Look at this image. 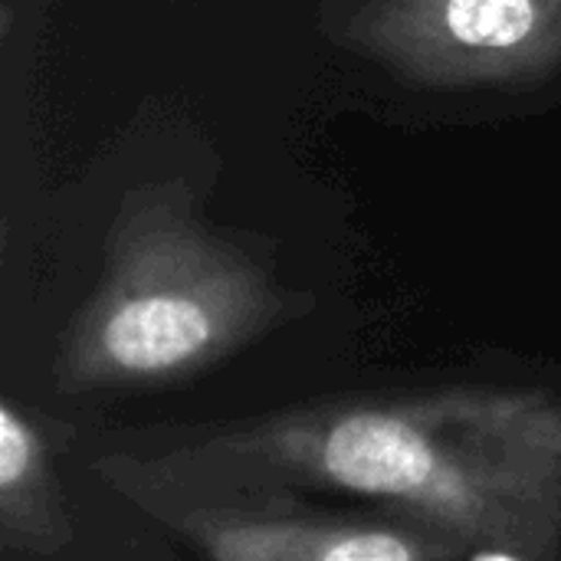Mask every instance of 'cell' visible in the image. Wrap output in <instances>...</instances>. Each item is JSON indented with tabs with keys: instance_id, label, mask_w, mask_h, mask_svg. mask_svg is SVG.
<instances>
[{
	"instance_id": "cell-1",
	"label": "cell",
	"mask_w": 561,
	"mask_h": 561,
	"mask_svg": "<svg viewBox=\"0 0 561 561\" xmlns=\"http://www.w3.org/2000/svg\"><path fill=\"white\" fill-rule=\"evenodd\" d=\"M178 483L335 490L417 519L477 552L526 561L561 539V401L440 391L279 414L161 460Z\"/></svg>"
},
{
	"instance_id": "cell-2",
	"label": "cell",
	"mask_w": 561,
	"mask_h": 561,
	"mask_svg": "<svg viewBox=\"0 0 561 561\" xmlns=\"http://www.w3.org/2000/svg\"><path fill=\"white\" fill-rule=\"evenodd\" d=\"M286 299L270 270L210 230L181 184L125 194L108 273L79 312L62 368L79 388L187 375L266 329Z\"/></svg>"
},
{
	"instance_id": "cell-3",
	"label": "cell",
	"mask_w": 561,
	"mask_h": 561,
	"mask_svg": "<svg viewBox=\"0 0 561 561\" xmlns=\"http://www.w3.org/2000/svg\"><path fill=\"white\" fill-rule=\"evenodd\" d=\"M342 39L427 89L519 85L561 69V0H355Z\"/></svg>"
},
{
	"instance_id": "cell-4",
	"label": "cell",
	"mask_w": 561,
	"mask_h": 561,
	"mask_svg": "<svg viewBox=\"0 0 561 561\" xmlns=\"http://www.w3.org/2000/svg\"><path fill=\"white\" fill-rule=\"evenodd\" d=\"M178 526L207 561H440L450 539L417 519L339 523L237 503L181 510Z\"/></svg>"
},
{
	"instance_id": "cell-5",
	"label": "cell",
	"mask_w": 561,
	"mask_h": 561,
	"mask_svg": "<svg viewBox=\"0 0 561 561\" xmlns=\"http://www.w3.org/2000/svg\"><path fill=\"white\" fill-rule=\"evenodd\" d=\"M0 493L7 510H33L43 493L39 437L10 404L0 411Z\"/></svg>"
},
{
	"instance_id": "cell-6",
	"label": "cell",
	"mask_w": 561,
	"mask_h": 561,
	"mask_svg": "<svg viewBox=\"0 0 561 561\" xmlns=\"http://www.w3.org/2000/svg\"><path fill=\"white\" fill-rule=\"evenodd\" d=\"M477 561H526V559L510 556V552H477Z\"/></svg>"
}]
</instances>
